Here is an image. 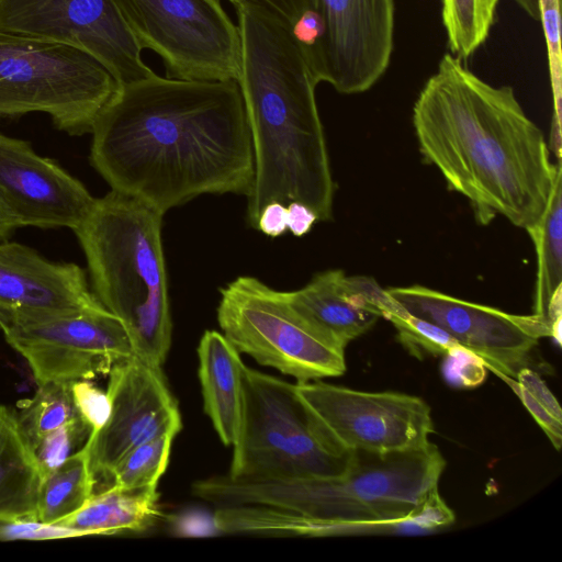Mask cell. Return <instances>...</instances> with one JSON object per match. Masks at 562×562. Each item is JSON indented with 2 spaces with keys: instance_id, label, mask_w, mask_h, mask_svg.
Segmentation results:
<instances>
[{
  "instance_id": "obj_1",
  "label": "cell",
  "mask_w": 562,
  "mask_h": 562,
  "mask_svg": "<svg viewBox=\"0 0 562 562\" xmlns=\"http://www.w3.org/2000/svg\"><path fill=\"white\" fill-rule=\"evenodd\" d=\"M91 134V164L111 189L164 215L202 194L251 191L252 143L235 80L155 74L121 86Z\"/></svg>"
},
{
  "instance_id": "obj_2",
  "label": "cell",
  "mask_w": 562,
  "mask_h": 562,
  "mask_svg": "<svg viewBox=\"0 0 562 562\" xmlns=\"http://www.w3.org/2000/svg\"><path fill=\"white\" fill-rule=\"evenodd\" d=\"M413 125L424 160L480 224L496 214L526 231L539 222L561 162L512 87L485 82L447 53L415 101Z\"/></svg>"
},
{
  "instance_id": "obj_3",
  "label": "cell",
  "mask_w": 562,
  "mask_h": 562,
  "mask_svg": "<svg viewBox=\"0 0 562 562\" xmlns=\"http://www.w3.org/2000/svg\"><path fill=\"white\" fill-rule=\"evenodd\" d=\"M236 12L241 37L237 82L255 160L248 224L256 228L272 201H300L318 221H329L335 184L315 98L318 83L286 30L252 11Z\"/></svg>"
},
{
  "instance_id": "obj_4",
  "label": "cell",
  "mask_w": 562,
  "mask_h": 562,
  "mask_svg": "<svg viewBox=\"0 0 562 562\" xmlns=\"http://www.w3.org/2000/svg\"><path fill=\"white\" fill-rule=\"evenodd\" d=\"M446 460L438 447L392 452L353 451L337 476L240 481L227 475L194 482L192 494L220 505L289 509L288 536H333L367 529L432 530L454 520L438 492Z\"/></svg>"
},
{
  "instance_id": "obj_5",
  "label": "cell",
  "mask_w": 562,
  "mask_h": 562,
  "mask_svg": "<svg viewBox=\"0 0 562 562\" xmlns=\"http://www.w3.org/2000/svg\"><path fill=\"white\" fill-rule=\"evenodd\" d=\"M164 214L111 190L74 229L93 293L124 325L135 357L161 366L172 321L161 239Z\"/></svg>"
},
{
  "instance_id": "obj_6",
  "label": "cell",
  "mask_w": 562,
  "mask_h": 562,
  "mask_svg": "<svg viewBox=\"0 0 562 562\" xmlns=\"http://www.w3.org/2000/svg\"><path fill=\"white\" fill-rule=\"evenodd\" d=\"M286 30L317 83L357 94L387 70L394 47V0H228Z\"/></svg>"
},
{
  "instance_id": "obj_7",
  "label": "cell",
  "mask_w": 562,
  "mask_h": 562,
  "mask_svg": "<svg viewBox=\"0 0 562 562\" xmlns=\"http://www.w3.org/2000/svg\"><path fill=\"white\" fill-rule=\"evenodd\" d=\"M243 391V420L228 477H333L347 469L352 452L331 445L295 384L245 366Z\"/></svg>"
},
{
  "instance_id": "obj_8",
  "label": "cell",
  "mask_w": 562,
  "mask_h": 562,
  "mask_svg": "<svg viewBox=\"0 0 562 562\" xmlns=\"http://www.w3.org/2000/svg\"><path fill=\"white\" fill-rule=\"evenodd\" d=\"M120 87L80 48L0 30V115L43 112L59 130L83 135Z\"/></svg>"
},
{
  "instance_id": "obj_9",
  "label": "cell",
  "mask_w": 562,
  "mask_h": 562,
  "mask_svg": "<svg viewBox=\"0 0 562 562\" xmlns=\"http://www.w3.org/2000/svg\"><path fill=\"white\" fill-rule=\"evenodd\" d=\"M220 294V328L239 352L297 382L345 373V351L319 334L292 305L286 292L243 276L221 288Z\"/></svg>"
},
{
  "instance_id": "obj_10",
  "label": "cell",
  "mask_w": 562,
  "mask_h": 562,
  "mask_svg": "<svg viewBox=\"0 0 562 562\" xmlns=\"http://www.w3.org/2000/svg\"><path fill=\"white\" fill-rule=\"evenodd\" d=\"M138 46L154 50L166 77L238 80L241 37L220 0H114Z\"/></svg>"
},
{
  "instance_id": "obj_11",
  "label": "cell",
  "mask_w": 562,
  "mask_h": 562,
  "mask_svg": "<svg viewBox=\"0 0 562 562\" xmlns=\"http://www.w3.org/2000/svg\"><path fill=\"white\" fill-rule=\"evenodd\" d=\"M295 385L327 439L342 452H392L430 442L431 411L418 396L364 392L319 380Z\"/></svg>"
},
{
  "instance_id": "obj_12",
  "label": "cell",
  "mask_w": 562,
  "mask_h": 562,
  "mask_svg": "<svg viewBox=\"0 0 562 562\" xmlns=\"http://www.w3.org/2000/svg\"><path fill=\"white\" fill-rule=\"evenodd\" d=\"M0 30L80 48L121 86L155 75L114 0H0Z\"/></svg>"
},
{
  "instance_id": "obj_13",
  "label": "cell",
  "mask_w": 562,
  "mask_h": 562,
  "mask_svg": "<svg viewBox=\"0 0 562 562\" xmlns=\"http://www.w3.org/2000/svg\"><path fill=\"white\" fill-rule=\"evenodd\" d=\"M38 385L91 380L134 357L122 322L104 306L14 325L2 330Z\"/></svg>"
},
{
  "instance_id": "obj_14",
  "label": "cell",
  "mask_w": 562,
  "mask_h": 562,
  "mask_svg": "<svg viewBox=\"0 0 562 562\" xmlns=\"http://www.w3.org/2000/svg\"><path fill=\"white\" fill-rule=\"evenodd\" d=\"M386 293L409 314L443 329L495 374L516 379L538 341L550 336L549 324L537 314H510L418 284Z\"/></svg>"
},
{
  "instance_id": "obj_15",
  "label": "cell",
  "mask_w": 562,
  "mask_h": 562,
  "mask_svg": "<svg viewBox=\"0 0 562 562\" xmlns=\"http://www.w3.org/2000/svg\"><path fill=\"white\" fill-rule=\"evenodd\" d=\"M106 394L111 412L105 425L87 440L95 476L109 479L133 448L182 428L178 403L161 366L132 357L110 370Z\"/></svg>"
},
{
  "instance_id": "obj_16",
  "label": "cell",
  "mask_w": 562,
  "mask_h": 562,
  "mask_svg": "<svg viewBox=\"0 0 562 562\" xmlns=\"http://www.w3.org/2000/svg\"><path fill=\"white\" fill-rule=\"evenodd\" d=\"M95 198L21 139L0 134V204L18 226L76 229Z\"/></svg>"
},
{
  "instance_id": "obj_17",
  "label": "cell",
  "mask_w": 562,
  "mask_h": 562,
  "mask_svg": "<svg viewBox=\"0 0 562 562\" xmlns=\"http://www.w3.org/2000/svg\"><path fill=\"white\" fill-rule=\"evenodd\" d=\"M102 306L77 265L52 262L24 245L0 243L2 330Z\"/></svg>"
},
{
  "instance_id": "obj_18",
  "label": "cell",
  "mask_w": 562,
  "mask_h": 562,
  "mask_svg": "<svg viewBox=\"0 0 562 562\" xmlns=\"http://www.w3.org/2000/svg\"><path fill=\"white\" fill-rule=\"evenodd\" d=\"M286 293L292 305L340 351L383 317L391 301L373 278L349 277L340 269L321 272Z\"/></svg>"
},
{
  "instance_id": "obj_19",
  "label": "cell",
  "mask_w": 562,
  "mask_h": 562,
  "mask_svg": "<svg viewBox=\"0 0 562 562\" xmlns=\"http://www.w3.org/2000/svg\"><path fill=\"white\" fill-rule=\"evenodd\" d=\"M239 351L216 330H206L199 347V379L203 407L225 446L238 439L244 406L243 371Z\"/></svg>"
},
{
  "instance_id": "obj_20",
  "label": "cell",
  "mask_w": 562,
  "mask_h": 562,
  "mask_svg": "<svg viewBox=\"0 0 562 562\" xmlns=\"http://www.w3.org/2000/svg\"><path fill=\"white\" fill-rule=\"evenodd\" d=\"M43 477L15 414L0 405V521L36 520Z\"/></svg>"
},
{
  "instance_id": "obj_21",
  "label": "cell",
  "mask_w": 562,
  "mask_h": 562,
  "mask_svg": "<svg viewBox=\"0 0 562 562\" xmlns=\"http://www.w3.org/2000/svg\"><path fill=\"white\" fill-rule=\"evenodd\" d=\"M158 514L157 488L110 486L56 525L72 529L80 537L139 532L150 528Z\"/></svg>"
},
{
  "instance_id": "obj_22",
  "label": "cell",
  "mask_w": 562,
  "mask_h": 562,
  "mask_svg": "<svg viewBox=\"0 0 562 562\" xmlns=\"http://www.w3.org/2000/svg\"><path fill=\"white\" fill-rule=\"evenodd\" d=\"M527 232L537 254L533 314L548 323L550 302L555 291L562 288V169L557 175L541 218Z\"/></svg>"
},
{
  "instance_id": "obj_23",
  "label": "cell",
  "mask_w": 562,
  "mask_h": 562,
  "mask_svg": "<svg viewBox=\"0 0 562 562\" xmlns=\"http://www.w3.org/2000/svg\"><path fill=\"white\" fill-rule=\"evenodd\" d=\"M97 479L90 467L89 445L43 477L36 520L57 524L80 509L94 494Z\"/></svg>"
},
{
  "instance_id": "obj_24",
  "label": "cell",
  "mask_w": 562,
  "mask_h": 562,
  "mask_svg": "<svg viewBox=\"0 0 562 562\" xmlns=\"http://www.w3.org/2000/svg\"><path fill=\"white\" fill-rule=\"evenodd\" d=\"M20 429L34 448L49 432L80 417L71 382H48L38 385L30 400L15 414Z\"/></svg>"
},
{
  "instance_id": "obj_25",
  "label": "cell",
  "mask_w": 562,
  "mask_h": 562,
  "mask_svg": "<svg viewBox=\"0 0 562 562\" xmlns=\"http://www.w3.org/2000/svg\"><path fill=\"white\" fill-rule=\"evenodd\" d=\"M499 0H442V23L450 54L468 59L487 40Z\"/></svg>"
},
{
  "instance_id": "obj_26",
  "label": "cell",
  "mask_w": 562,
  "mask_h": 562,
  "mask_svg": "<svg viewBox=\"0 0 562 562\" xmlns=\"http://www.w3.org/2000/svg\"><path fill=\"white\" fill-rule=\"evenodd\" d=\"M175 435L166 434L130 450L115 465L109 480L119 488H157L165 473Z\"/></svg>"
},
{
  "instance_id": "obj_27",
  "label": "cell",
  "mask_w": 562,
  "mask_h": 562,
  "mask_svg": "<svg viewBox=\"0 0 562 562\" xmlns=\"http://www.w3.org/2000/svg\"><path fill=\"white\" fill-rule=\"evenodd\" d=\"M542 25L553 97V134L560 137L562 97V52L560 0H514Z\"/></svg>"
},
{
  "instance_id": "obj_28",
  "label": "cell",
  "mask_w": 562,
  "mask_h": 562,
  "mask_svg": "<svg viewBox=\"0 0 562 562\" xmlns=\"http://www.w3.org/2000/svg\"><path fill=\"white\" fill-rule=\"evenodd\" d=\"M383 318L393 324L401 342L416 356L424 353L446 356L451 350L460 347L443 329L409 314L392 297Z\"/></svg>"
},
{
  "instance_id": "obj_29",
  "label": "cell",
  "mask_w": 562,
  "mask_h": 562,
  "mask_svg": "<svg viewBox=\"0 0 562 562\" xmlns=\"http://www.w3.org/2000/svg\"><path fill=\"white\" fill-rule=\"evenodd\" d=\"M91 435L90 427L79 417L46 435L34 448L43 476L50 473L81 448Z\"/></svg>"
},
{
  "instance_id": "obj_30",
  "label": "cell",
  "mask_w": 562,
  "mask_h": 562,
  "mask_svg": "<svg viewBox=\"0 0 562 562\" xmlns=\"http://www.w3.org/2000/svg\"><path fill=\"white\" fill-rule=\"evenodd\" d=\"M71 392L80 417L90 427L91 434L98 432L108 422L111 412L106 392L88 380L71 382Z\"/></svg>"
},
{
  "instance_id": "obj_31",
  "label": "cell",
  "mask_w": 562,
  "mask_h": 562,
  "mask_svg": "<svg viewBox=\"0 0 562 562\" xmlns=\"http://www.w3.org/2000/svg\"><path fill=\"white\" fill-rule=\"evenodd\" d=\"M445 357L443 373L451 384L458 387H475L484 381L486 367L473 352L460 346Z\"/></svg>"
},
{
  "instance_id": "obj_32",
  "label": "cell",
  "mask_w": 562,
  "mask_h": 562,
  "mask_svg": "<svg viewBox=\"0 0 562 562\" xmlns=\"http://www.w3.org/2000/svg\"><path fill=\"white\" fill-rule=\"evenodd\" d=\"M68 537H80L72 529L38 520L20 519L0 521V541L8 540H46Z\"/></svg>"
},
{
  "instance_id": "obj_33",
  "label": "cell",
  "mask_w": 562,
  "mask_h": 562,
  "mask_svg": "<svg viewBox=\"0 0 562 562\" xmlns=\"http://www.w3.org/2000/svg\"><path fill=\"white\" fill-rule=\"evenodd\" d=\"M496 375L513 389L535 420L543 429L554 448L559 450L562 442V420L553 417L517 382L516 379L503 374Z\"/></svg>"
},
{
  "instance_id": "obj_34",
  "label": "cell",
  "mask_w": 562,
  "mask_h": 562,
  "mask_svg": "<svg viewBox=\"0 0 562 562\" xmlns=\"http://www.w3.org/2000/svg\"><path fill=\"white\" fill-rule=\"evenodd\" d=\"M516 380L553 417L562 420V412L557 398L537 372L525 367L518 371Z\"/></svg>"
},
{
  "instance_id": "obj_35",
  "label": "cell",
  "mask_w": 562,
  "mask_h": 562,
  "mask_svg": "<svg viewBox=\"0 0 562 562\" xmlns=\"http://www.w3.org/2000/svg\"><path fill=\"white\" fill-rule=\"evenodd\" d=\"M256 229L267 236L279 237L288 231L286 204L280 201H272L261 210Z\"/></svg>"
},
{
  "instance_id": "obj_36",
  "label": "cell",
  "mask_w": 562,
  "mask_h": 562,
  "mask_svg": "<svg viewBox=\"0 0 562 562\" xmlns=\"http://www.w3.org/2000/svg\"><path fill=\"white\" fill-rule=\"evenodd\" d=\"M318 221L316 213L300 201H291L286 204L288 231L296 237L306 235L314 223Z\"/></svg>"
},
{
  "instance_id": "obj_37",
  "label": "cell",
  "mask_w": 562,
  "mask_h": 562,
  "mask_svg": "<svg viewBox=\"0 0 562 562\" xmlns=\"http://www.w3.org/2000/svg\"><path fill=\"white\" fill-rule=\"evenodd\" d=\"M15 227L18 225L0 204V239L4 238Z\"/></svg>"
}]
</instances>
